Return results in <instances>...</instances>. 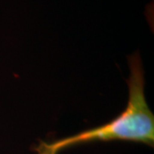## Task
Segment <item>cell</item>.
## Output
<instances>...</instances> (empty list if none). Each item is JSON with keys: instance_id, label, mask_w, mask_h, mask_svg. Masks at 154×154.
Returning <instances> with one entry per match:
<instances>
[{"instance_id": "cell-1", "label": "cell", "mask_w": 154, "mask_h": 154, "mask_svg": "<svg viewBox=\"0 0 154 154\" xmlns=\"http://www.w3.org/2000/svg\"><path fill=\"white\" fill-rule=\"evenodd\" d=\"M130 74L127 81L128 100L120 115L102 126L52 141H39L34 147L37 154H58L67 148L94 141L126 140L154 144V116L145 96L142 62L138 53L128 57Z\"/></svg>"}]
</instances>
